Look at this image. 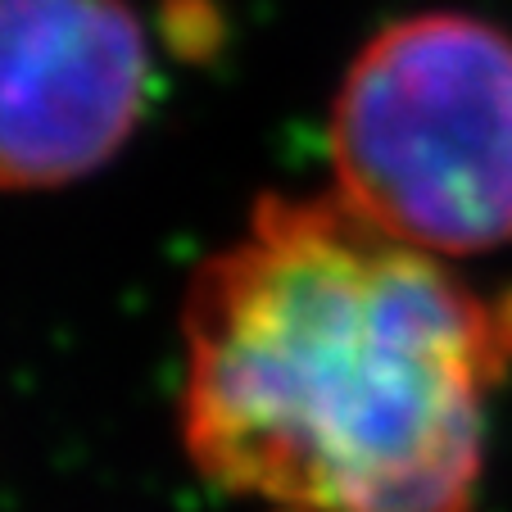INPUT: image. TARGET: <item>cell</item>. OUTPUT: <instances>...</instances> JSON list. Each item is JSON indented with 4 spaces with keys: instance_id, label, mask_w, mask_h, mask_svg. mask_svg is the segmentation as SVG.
Masks as SVG:
<instances>
[{
    "instance_id": "2",
    "label": "cell",
    "mask_w": 512,
    "mask_h": 512,
    "mask_svg": "<svg viewBox=\"0 0 512 512\" xmlns=\"http://www.w3.org/2000/svg\"><path fill=\"white\" fill-rule=\"evenodd\" d=\"M336 195L440 259L512 245V37L472 14L390 23L331 105Z\"/></svg>"
},
{
    "instance_id": "3",
    "label": "cell",
    "mask_w": 512,
    "mask_h": 512,
    "mask_svg": "<svg viewBox=\"0 0 512 512\" xmlns=\"http://www.w3.org/2000/svg\"><path fill=\"white\" fill-rule=\"evenodd\" d=\"M150 91L132 0H0V186L46 191L123 150Z\"/></svg>"
},
{
    "instance_id": "1",
    "label": "cell",
    "mask_w": 512,
    "mask_h": 512,
    "mask_svg": "<svg viewBox=\"0 0 512 512\" xmlns=\"http://www.w3.org/2000/svg\"><path fill=\"white\" fill-rule=\"evenodd\" d=\"M182 440L227 494L281 512H476L512 290L340 195H268L182 309Z\"/></svg>"
}]
</instances>
